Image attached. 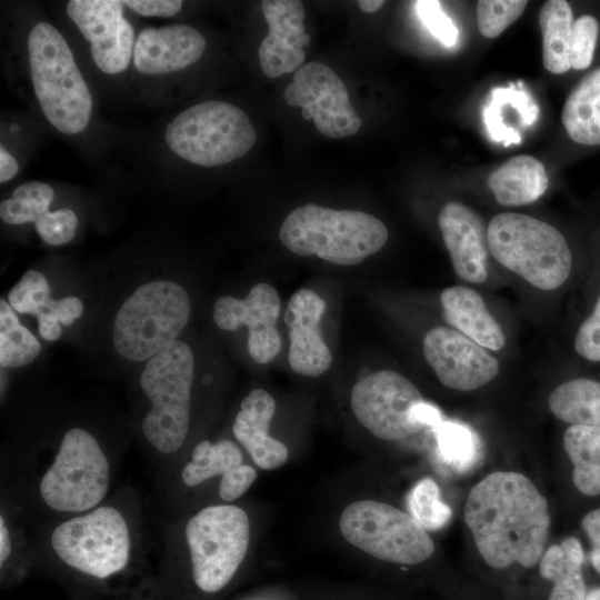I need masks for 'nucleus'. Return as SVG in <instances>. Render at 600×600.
<instances>
[{"mask_svg":"<svg viewBox=\"0 0 600 600\" xmlns=\"http://www.w3.org/2000/svg\"><path fill=\"white\" fill-rule=\"evenodd\" d=\"M279 313V293L266 282L253 286L244 299L222 296L213 307V320L220 329L236 331L248 327V351L261 364L272 361L280 351Z\"/></svg>","mask_w":600,"mask_h":600,"instance_id":"16","label":"nucleus"},{"mask_svg":"<svg viewBox=\"0 0 600 600\" xmlns=\"http://www.w3.org/2000/svg\"><path fill=\"white\" fill-rule=\"evenodd\" d=\"M326 310L324 300L314 291H296L287 306L284 322L289 330V363L306 377H318L332 363V354L323 340L319 322Z\"/></svg>","mask_w":600,"mask_h":600,"instance_id":"18","label":"nucleus"},{"mask_svg":"<svg viewBox=\"0 0 600 600\" xmlns=\"http://www.w3.org/2000/svg\"><path fill=\"white\" fill-rule=\"evenodd\" d=\"M418 17L429 31L446 47H452L458 39V29L441 10L439 1H417Z\"/></svg>","mask_w":600,"mask_h":600,"instance_id":"38","label":"nucleus"},{"mask_svg":"<svg viewBox=\"0 0 600 600\" xmlns=\"http://www.w3.org/2000/svg\"><path fill=\"white\" fill-rule=\"evenodd\" d=\"M573 21L572 9L564 0L546 1L540 9L542 61L551 73L562 74L571 69L569 47Z\"/></svg>","mask_w":600,"mask_h":600,"instance_id":"27","label":"nucleus"},{"mask_svg":"<svg viewBox=\"0 0 600 600\" xmlns=\"http://www.w3.org/2000/svg\"><path fill=\"white\" fill-rule=\"evenodd\" d=\"M19 164L17 160L11 156L7 149L1 146L0 148V182L6 183L10 181L18 173Z\"/></svg>","mask_w":600,"mask_h":600,"instance_id":"46","label":"nucleus"},{"mask_svg":"<svg viewBox=\"0 0 600 600\" xmlns=\"http://www.w3.org/2000/svg\"><path fill=\"white\" fill-rule=\"evenodd\" d=\"M262 12L269 26L258 56L268 78L290 73L303 66L309 36L304 29V7L298 0H264Z\"/></svg>","mask_w":600,"mask_h":600,"instance_id":"17","label":"nucleus"},{"mask_svg":"<svg viewBox=\"0 0 600 600\" xmlns=\"http://www.w3.org/2000/svg\"><path fill=\"white\" fill-rule=\"evenodd\" d=\"M118 0H70L66 11L90 43L96 66L107 74L124 71L134 50V30Z\"/></svg>","mask_w":600,"mask_h":600,"instance_id":"14","label":"nucleus"},{"mask_svg":"<svg viewBox=\"0 0 600 600\" xmlns=\"http://www.w3.org/2000/svg\"><path fill=\"white\" fill-rule=\"evenodd\" d=\"M438 223L459 278L471 283L486 281L489 247L482 219L469 207L450 201L441 208Z\"/></svg>","mask_w":600,"mask_h":600,"instance_id":"19","label":"nucleus"},{"mask_svg":"<svg viewBox=\"0 0 600 600\" xmlns=\"http://www.w3.org/2000/svg\"><path fill=\"white\" fill-rule=\"evenodd\" d=\"M489 251L504 268L541 290L561 287L570 276L572 256L562 233L537 218L503 212L487 229Z\"/></svg>","mask_w":600,"mask_h":600,"instance_id":"4","label":"nucleus"},{"mask_svg":"<svg viewBox=\"0 0 600 600\" xmlns=\"http://www.w3.org/2000/svg\"><path fill=\"white\" fill-rule=\"evenodd\" d=\"M528 1L481 0L477 3V22L480 33L488 39L499 37L523 13Z\"/></svg>","mask_w":600,"mask_h":600,"instance_id":"35","label":"nucleus"},{"mask_svg":"<svg viewBox=\"0 0 600 600\" xmlns=\"http://www.w3.org/2000/svg\"><path fill=\"white\" fill-rule=\"evenodd\" d=\"M584 552L581 542L569 537L548 548L539 562V574L550 582L547 600H583L587 584L582 576Z\"/></svg>","mask_w":600,"mask_h":600,"instance_id":"24","label":"nucleus"},{"mask_svg":"<svg viewBox=\"0 0 600 600\" xmlns=\"http://www.w3.org/2000/svg\"><path fill=\"white\" fill-rule=\"evenodd\" d=\"M256 478V470L248 464H241L221 476L219 484V494L221 499L224 501L238 499L249 489Z\"/></svg>","mask_w":600,"mask_h":600,"instance_id":"40","label":"nucleus"},{"mask_svg":"<svg viewBox=\"0 0 600 600\" xmlns=\"http://www.w3.org/2000/svg\"><path fill=\"white\" fill-rule=\"evenodd\" d=\"M122 3L140 16L162 18L173 17L182 7L180 0H126Z\"/></svg>","mask_w":600,"mask_h":600,"instance_id":"41","label":"nucleus"},{"mask_svg":"<svg viewBox=\"0 0 600 600\" xmlns=\"http://www.w3.org/2000/svg\"><path fill=\"white\" fill-rule=\"evenodd\" d=\"M108 488L109 463L98 441L79 428L67 431L40 482L44 502L57 511L82 512L97 506Z\"/></svg>","mask_w":600,"mask_h":600,"instance_id":"10","label":"nucleus"},{"mask_svg":"<svg viewBox=\"0 0 600 600\" xmlns=\"http://www.w3.org/2000/svg\"><path fill=\"white\" fill-rule=\"evenodd\" d=\"M574 349L579 356L589 361H600V294L592 313L577 331Z\"/></svg>","mask_w":600,"mask_h":600,"instance_id":"39","label":"nucleus"},{"mask_svg":"<svg viewBox=\"0 0 600 600\" xmlns=\"http://www.w3.org/2000/svg\"><path fill=\"white\" fill-rule=\"evenodd\" d=\"M487 183L500 204L523 206L534 202L546 192L549 178L538 159L520 154L492 171Z\"/></svg>","mask_w":600,"mask_h":600,"instance_id":"23","label":"nucleus"},{"mask_svg":"<svg viewBox=\"0 0 600 600\" xmlns=\"http://www.w3.org/2000/svg\"><path fill=\"white\" fill-rule=\"evenodd\" d=\"M422 400L418 388L393 370L377 371L359 380L350 396L357 420L376 437L389 441L421 430L409 412Z\"/></svg>","mask_w":600,"mask_h":600,"instance_id":"13","label":"nucleus"},{"mask_svg":"<svg viewBox=\"0 0 600 600\" xmlns=\"http://www.w3.org/2000/svg\"><path fill=\"white\" fill-rule=\"evenodd\" d=\"M204 49V37L191 26L146 28L136 40L133 66L143 74H167L197 62Z\"/></svg>","mask_w":600,"mask_h":600,"instance_id":"20","label":"nucleus"},{"mask_svg":"<svg viewBox=\"0 0 600 600\" xmlns=\"http://www.w3.org/2000/svg\"><path fill=\"white\" fill-rule=\"evenodd\" d=\"M386 224L359 210H336L306 204L291 211L279 230L282 244L299 256L340 266L360 263L388 240Z\"/></svg>","mask_w":600,"mask_h":600,"instance_id":"2","label":"nucleus"},{"mask_svg":"<svg viewBox=\"0 0 600 600\" xmlns=\"http://www.w3.org/2000/svg\"><path fill=\"white\" fill-rule=\"evenodd\" d=\"M54 198L53 189L40 181H28L12 191V198L0 203V218L8 224L36 223L48 211Z\"/></svg>","mask_w":600,"mask_h":600,"instance_id":"31","label":"nucleus"},{"mask_svg":"<svg viewBox=\"0 0 600 600\" xmlns=\"http://www.w3.org/2000/svg\"><path fill=\"white\" fill-rule=\"evenodd\" d=\"M186 538L194 583L216 593L231 581L247 554L249 519L237 506H210L188 521Z\"/></svg>","mask_w":600,"mask_h":600,"instance_id":"9","label":"nucleus"},{"mask_svg":"<svg viewBox=\"0 0 600 600\" xmlns=\"http://www.w3.org/2000/svg\"><path fill=\"white\" fill-rule=\"evenodd\" d=\"M339 528L349 543L382 561L414 566L434 552L427 530L411 514L384 502H352L341 513Z\"/></svg>","mask_w":600,"mask_h":600,"instance_id":"8","label":"nucleus"},{"mask_svg":"<svg viewBox=\"0 0 600 600\" xmlns=\"http://www.w3.org/2000/svg\"><path fill=\"white\" fill-rule=\"evenodd\" d=\"M34 226L43 242L50 246H62L73 239L78 218L72 210L63 208L48 211Z\"/></svg>","mask_w":600,"mask_h":600,"instance_id":"37","label":"nucleus"},{"mask_svg":"<svg viewBox=\"0 0 600 600\" xmlns=\"http://www.w3.org/2000/svg\"><path fill=\"white\" fill-rule=\"evenodd\" d=\"M561 120L572 141L600 146V67L586 74L570 92Z\"/></svg>","mask_w":600,"mask_h":600,"instance_id":"25","label":"nucleus"},{"mask_svg":"<svg viewBox=\"0 0 600 600\" xmlns=\"http://www.w3.org/2000/svg\"><path fill=\"white\" fill-rule=\"evenodd\" d=\"M464 521L483 561L492 569L539 564L550 530L547 499L524 474L496 471L467 497Z\"/></svg>","mask_w":600,"mask_h":600,"instance_id":"1","label":"nucleus"},{"mask_svg":"<svg viewBox=\"0 0 600 600\" xmlns=\"http://www.w3.org/2000/svg\"><path fill=\"white\" fill-rule=\"evenodd\" d=\"M31 81L49 123L64 134L83 131L91 119L92 97L63 36L38 22L28 36Z\"/></svg>","mask_w":600,"mask_h":600,"instance_id":"3","label":"nucleus"},{"mask_svg":"<svg viewBox=\"0 0 600 600\" xmlns=\"http://www.w3.org/2000/svg\"><path fill=\"white\" fill-rule=\"evenodd\" d=\"M408 508L426 530L441 529L452 518L451 508L441 500L439 487L431 478L421 479L411 489Z\"/></svg>","mask_w":600,"mask_h":600,"instance_id":"33","label":"nucleus"},{"mask_svg":"<svg viewBox=\"0 0 600 600\" xmlns=\"http://www.w3.org/2000/svg\"><path fill=\"white\" fill-rule=\"evenodd\" d=\"M563 448L573 464L572 481L584 496L600 494V427L571 424Z\"/></svg>","mask_w":600,"mask_h":600,"instance_id":"26","label":"nucleus"},{"mask_svg":"<svg viewBox=\"0 0 600 600\" xmlns=\"http://www.w3.org/2000/svg\"><path fill=\"white\" fill-rule=\"evenodd\" d=\"M51 544L68 566L99 579L122 570L129 559L128 527L112 507H99L61 523L52 532Z\"/></svg>","mask_w":600,"mask_h":600,"instance_id":"11","label":"nucleus"},{"mask_svg":"<svg viewBox=\"0 0 600 600\" xmlns=\"http://www.w3.org/2000/svg\"><path fill=\"white\" fill-rule=\"evenodd\" d=\"M434 432L439 453L446 463L467 470L478 460V439L468 426L443 421Z\"/></svg>","mask_w":600,"mask_h":600,"instance_id":"32","label":"nucleus"},{"mask_svg":"<svg viewBox=\"0 0 600 600\" xmlns=\"http://www.w3.org/2000/svg\"><path fill=\"white\" fill-rule=\"evenodd\" d=\"M422 349L439 381L454 390H476L499 373L498 360L486 348L450 328L429 330Z\"/></svg>","mask_w":600,"mask_h":600,"instance_id":"15","label":"nucleus"},{"mask_svg":"<svg viewBox=\"0 0 600 600\" xmlns=\"http://www.w3.org/2000/svg\"><path fill=\"white\" fill-rule=\"evenodd\" d=\"M164 140L181 159L210 168L246 156L256 143L257 132L242 109L209 100L181 111L168 124Z\"/></svg>","mask_w":600,"mask_h":600,"instance_id":"6","label":"nucleus"},{"mask_svg":"<svg viewBox=\"0 0 600 600\" xmlns=\"http://www.w3.org/2000/svg\"><path fill=\"white\" fill-rule=\"evenodd\" d=\"M11 553V540L9 531L4 526L3 518H0V562L1 564L8 559Z\"/></svg>","mask_w":600,"mask_h":600,"instance_id":"47","label":"nucleus"},{"mask_svg":"<svg viewBox=\"0 0 600 600\" xmlns=\"http://www.w3.org/2000/svg\"><path fill=\"white\" fill-rule=\"evenodd\" d=\"M409 416L411 421L420 429H423L424 427L436 429L443 422L440 410L436 406L424 400L414 404L410 409Z\"/></svg>","mask_w":600,"mask_h":600,"instance_id":"44","label":"nucleus"},{"mask_svg":"<svg viewBox=\"0 0 600 600\" xmlns=\"http://www.w3.org/2000/svg\"><path fill=\"white\" fill-rule=\"evenodd\" d=\"M82 311L83 304L79 298L66 297L60 300H52L47 311L42 314L53 317L63 326H71L82 314Z\"/></svg>","mask_w":600,"mask_h":600,"instance_id":"42","label":"nucleus"},{"mask_svg":"<svg viewBox=\"0 0 600 600\" xmlns=\"http://www.w3.org/2000/svg\"><path fill=\"white\" fill-rule=\"evenodd\" d=\"M581 528L591 543V566L600 574V508L584 514L581 520Z\"/></svg>","mask_w":600,"mask_h":600,"instance_id":"43","label":"nucleus"},{"mask_svg":"<svg viewBox=\"0 0 600 600\" xmlns=\"http://www.w3.org/2000/svg\"><path fill=\"white\" fill-rule=\"evenodd\" d=\"M274 411L273 397L263 389H253L242 400L232 427L236 439L264 470L277 469L289 458L286 444L268 433Z\"/></svg>","mask_w":600,"mask_h":600,"instance_id":"21","label":"nucleus"},{"mask_svg":"<svg viewBox=\"0 0 600 600\" xmlns=\"http://www.w3.org/2000/svg\"><path fill=\"white\" fill-rule=\"evenodd\" d=\"M600 26L592 14H582L573 21L569 57L571 68L584 70L593 61Z\"/></svg>","mask_w":600,"mask_h":600,"instance_id":"36","label":"nucleus"},{"mask_svg":"<svg viewBox=\"0 0 600 600\" xmlns=\"http://www.w3.org/2000/svg\"><path fill=\"white\" fill-rule=\"evenodd\" d=\"M443 319L481 347L499 351L506 343L504 333L489 312L482 297L473 289L454 286L440 294Z\"/></svg>","mask_w":600,"mask_h":600,"instance_id":"22","label":"nucleus"},{"mask_svg":"<svg viewBox=\"0 0 600 600\" xmlns=\"http://www.w3.org/2000/svg\"><path fill=\"white\" fill-rule=\"evenodd\" d=\"M9 302L0 300V364L19 368L31 363L41 346L34 334L22 326Z\"/></svg>","mask_w":600,"mask_h":600,"instance_id":"30","label":"nucleus"},{"mask_svg":"<svg viewBox=\"0 0 600 600\" xmlns=\"http://www.w3.org/2000/svg\"><path fill=\"white\" fill-rule=\"evenodd\" d=\"M384 4V1L381 0H360L358 1V7L362 12L366 13H373L378 11L382 6Z\"/></svg>","mask_w":600,"mask_h":600,"instance_id":"48","label":"nucleus"},{"mask_svg":"<svg viewBox=\"0 0 600 600\" xmlns=\"http://www.w3.org/2000/svg\"><path fill=\"white\" fill-rule=\"evenodd\" d=\"M37 319L39 333L44 340L54 341L61 336L62 329L57 319L49 314H41Z\"/></svg>","mask_w":600,"mask_h":600,"instance_id":"45","label":"nucleus"},{"mask_svg":"<svg viewBox=\"0 0 600 600\" xmlns=\"http://www.w3.org/2000/svg\"><path fill=\"white\" fill-rule=\"evenodd\" d=\"M583 600H600V588H593L587 591Z\"/></svg>","mask_w":600,"mask_h":600,"instance_id":"49","label":"nucleus"},{"mask_svg":"<svg viewBox=\"0 0 600 600\" xmlns=\"http://www.w3.org/2000/svg\"><path fill=\"white\" fill-rule=\"evenodd\" d=\"M193 370L190 347L176 340L148 360L141 373V389L152 403L142 430L159 452L177 451L187 438Z\"/></svg>","mask_w":600,"mask_h":600,"instance_id":"7","label":"nucleus"},{"mask_svg":"<svg viewBox=\"0 0 600 600\" xmlns=\"http://www.w3.org/2000/svg\"><path fill=\"white\" fill-rule=\"evenodd\" d=\"M242 464V453L230 440L211 443L200 441L192 450L191 461L181 472L182 481L188 487L198 486L218 474H226Z\"/></svg>","mask_w":600,"mask_h":600,"instance_id":"29","label":"nucleus"},{"mask_svg":"<svg viewBox=\"0 0 600 600\" xmlns=\"http://www.w3.org/2000/svg\"><path fill=\"white\" fill-rule=\"evenodd\" d=\"M548 406L564 422L600 427V382L586 378L569 380L550 393Z\"/></svg>","mask_w":600,"mask_h":600,"instance_id":"28","label":"nucleus"},{"mask_svg":"<svg viewBox=\"0 0 600 600\" xmlns=\"http://www.w3.org/2000/svg\"><path fill=\"white\" fill-rule=\"evenodd\" d=\"M52 300L46 277L36 270H28L8 294L9 304L14 311L36 317L46 312Z\"/></svg>","mask_w":600,"mask_h":600,"instance_id":"34","label":"nucleus"},{"mask_svg":"<svg viewBox=\"0 0 600 600\" xmlns=\"http://www.w3.org/2000/svg\"><path fill=\"white\" fill-rule=\"evenodd\" d=\"M283 98L288 106L302 108V117L312 119L327 138L353 136L361 128V118L351 104L346 84L322 62L310 61L299 68Z\"/></svg>","mask_w":600,"mask_h":600,"instance_id":"12","label":"nucleus"},{"mask_svg":"<svg viewBox=\"0 0 600 600\" xmlns=\"http://www.w3.org/2000/svg\"><path fill=\"white\" fill-rule=\"evenodd\" d=\"M190 300L174 281L157 280L137 288L117 312L112 341L117 352L130 361L150 360L184 329Z\"/></svg>","mask_w":600,"mask_h":600,"instance_id":"5","label":"nucleus"}]
</instances>
